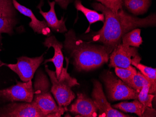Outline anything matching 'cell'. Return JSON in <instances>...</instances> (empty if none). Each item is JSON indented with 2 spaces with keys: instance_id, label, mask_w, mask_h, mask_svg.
Masks as SVG:
<instances>
[{
  "instance_id": "7c38bea8",
  "label": "cell",
  "mask_w": 156,
  "mask_h": 117,
  "mask_svg": "<svg viewBox=\"0 0 156 117\" xmlns=\"http://www.w3.org/2000/svg\"><path fill=\"white\" fill-rule=\"evenodd\" d=\"M124 112L135 113L140 117H156V110L152 107L145 106L137 99L131 102H122L112 106Z\"/></svg>"
},
{
  "instance_id": "484cf974",
  "label": "cell",
  "mask_w": 156,
  "mask_h": 117,
  "mask_svg": "<svg viewBox=\"0 0 156 117\" xmlns=\"http://www.w3.org/2000/svg\"><path fill=\"white\" fill-rule=\"evenodd\" d=\"M62 8L66 9L68 4L71 2V0H54Z\"/></svg>"
},
{
  "instance_id": "52a82bcc",
  "label": "cell",
  "mask_w": 156,
  "mask_h": 117,
  "mask_svg": "<svg viewBox=\"0 0 156 117\" xmlns=\"http://www.w3.org/2000/svg\"><path fill=\"white\" fill-rule=\"evenodd\" d=\"M34 90L31 80L27 82H18L16 85L0 90V97L11 102H32Z\"/></svg>"
},
{
  "instance_id": "277c9868",
  "label": "cell",
  "mask_w": 156,
  "mask_h": 117,
  "mask_svg": "<svg viewBox=\"0 0 156 117\" xmlns=\"http://www.w3.org/2000/svg\"><path fill=\"white\" fill-rule=\"evenodd\" d=\"M66 67H63L58 78L56 77V72L49 69L47 65L45 66V69L52 84L51 91L57 102L58 105L67 108L75 98L72 88L75 85H79V84L76 78L72 77L67 72L69 59L66 57Z\"/></svg>"
},
{
  "instance_id": "8fae6325",
  "label": "cell",
  "mask_w": 156,
  "mask_h": 117,
  "mask_svg": "<svg viewBox=\"0 0 156 117\" xmlns=\"http://www.w3.org/2000/svg\"><path fill=\"white\" fill-rule=\"evenodd\" d=\"M69 111L75 117H96L98 109L93 99L84 93H78L77 98L72 105Z\"/></svg>"
},
{
  "instance_id": "603a6c76",
  "label": "cell",
  "mask_w": 156,
  "mask_h": 117,
  "mask_svg": "<svg viewBox=\"0 0 156 117\" xmlns=\"http://www.w3.org/2000/svg\"><path fill=\"white\" fill-rule=\"evenodd\" d=\"M150 86H144L138 93L137 100L145 106L152 107V102L155 95L150 94Z\"/></svg>"
},
{
  "instance_id": "44dd1931",
  "label": "cell",
  "mask_w": 156,
  "mask_h": 117,
  "mask_svg": "<svg viewBox=\"0 0 156 117\" xmlns=\"http://www.w3.org/2000/svg\"><path fill=\"white\" fill-rule=\"evenodd\" d=\"M15 9L12 0H0V17L13 18Z\"/></svg>"
},
{
  "instance_id": "7a4b0ae2",
  "label": "cell",
  "mask_w": 156,
  "mask_h": 117,
  "mask_svg": "<svg viewBox=\"0 0 156 117\" xmlns=\"http://www.w3.org/2000/svg\"><path fill=\"white\" fill-rule=\"evenodd\" d=\"M65 36V50L73 60V65L78 71L93 70L109 60V54L103 45L79 39L73 29L66 33Z\"/></svg>"
},
{
  "instance_id": "8992f818",
  "label": "cell",
  "mask_w": 156,
  "mask_h": 117,
  "mask_svg": "<svg viewBox=\"0 0 156 117\" xmlns=\"http://www.w3.org/2000/svg\"><path fill=\"white\" fill-rule=\"evenodd\" d=\"M109 60L110 68H128L132 63H140L141 57L136 48L121 43L110 53Z\"/></svg>"
},
{
  "instance_id": "cb8c5ba5",
  "label": "cell",
  "mask_w": 156,
  "mask_h": 117,
  "mask_svg": "<svg viewBox=\"0 0 156 117\" xmlns=\"http://www.w3.org/2000/svg\"><path fill=\"white\" fill-rule=\"evenodd\" d=\"M15 23L16 21L13 18L0 17V39L2 33L12 34Z\"/></svg>"
},
{
  "instance_id": "e0dca14e",
  "label": "cell",
  "mask_w": 156,
  "mask_h": 117,
  "mask_svg": "<svg viewBox=\"0 0 156 117\" xmlns=\"http://www.w3.org/2000/svg\"><path fill=\"white\" fill-rule=\"evenodd\" d=\"M75 6L78 11H81L83 13L89 23V27L86 33H87L90 30V27L92 23H95L98 21L104 22L105 16L103 13H98L96 11L91 10L84 7L81 3L80 0H76L75 2Z\"/></svg>"
},
{
  "instance_id": "4316f807",
  "label": "cell",
  "mask_w": 156,
  "mask_h": 117,
  "mask_svg": "<svg viewBox=\"0 0 156 117\" xmlns=\"http://www.w3.org/2000/svg\"><path fill=\"white\" fill-rule=\"evenodd\" d=\"M1 50H0V51H1Z\"/></svg>"
},
{
  "instance_id": "9c48e42d",
  "label": "cell",
  "mask_w": 156,
  "mask_h": 117,
  "mask_svg": "<svg viewBox=\"0 0 156 117\" xmlns=\"http://www.w3.org/2000/svg\"><path fill=\"white\" fill-rule=\"evenodd\" d=\"M92 99L94 102L99 112V117H129L113 108L108 101L103 92L102 85L99 81L95 80L93 83Z\"/></svg>"
},
{
  "instance_id": "ffe728a7",
  "label": "cell",
  "mask_w": 156,
  "mask_h": 117,
  "mask_svg": "<svg viewBox=\"0 0 156 117\" xmlns=\"http://www.w3.org/2000/svg\"><path fill=\"white\" fill-rule=\"evenodd\" d=\"M132 65L137 68L139 71L151 83V84L156 87V68L148 67L141 64L140 63H132Z\"/></svg>"
},
{
  "instance_id": "30bf717a",
  "label": "cell",
  "mask_w": 156,
  "mask_h": 117,
  "mask_svg": "<svg viewBox=\"0 0 156 117\" xmlns=\"http://www.w3.org/2000/svg\"><path fill=\"white\" fill-rule=\"evenodd\" d=\"M0 117H45L33 102L9 104L1 110Z\"/></svg>"
},
{
  "instance_id": "5b68a950",
  "label": "cell",
  "mask_w": 156,
  "mask_h": 117,
  "mask_svg": "<svg viewBox=\"0 0 156 117\" xmlns=\"http://www.w3.org/2000/svg\"><path fill=\"white\" fill-rule=\"evenodd\" d=\"M108 97L110 101L137 99L138 92L126 83L116 77L110 71H108L103 76Z\"/></svg>"
},
{
  "instance_id": "2e32d148",
  "label": "cell",
  "mask_w": 156,
  "mask_h": 117,
  "mask_svg": "<svg viewBox=\"0 0 156 117\" xmlns=\"http://www.w3.org/2000/svg\"><path fill=\"white\" fill-rule=\"evenodd\" d=\"M127 84L138 93L140 92L144 86L149 85L150 86V94H155L156 93V87L153 86L140 71H137L136 74L133 75L130 81Z\"/></svg>"
},
{
  "instance_id": "3957f363",
  "label": "cell",
  "mask_w": 156,
  "mask_h": 117,
  "mask_svg": "<svg viewBox=\"0 0 156 117\" xmlns=\"http://www.w3.org/2000/svg\"><path fill=\"white\" fill-rule=\"evenodd\" d=\"M50 82L42 71H37L34 84V97L32 102L45 117H61L68 109L58 106L52 97Z\"/></svg>"
},
{
  "instance_id": "d4e9b609",
  "label": "cell",
  "mask_w": 156,
  "mask_h": 117,
  "mask_svg": "<svg viewBox=\"0 0 156 117\" xmlns=\"http://www.w3.org/2000/svg\"><path fill=\"white\" fill-rule=\"evenodd\" d=\"M101 4L109 9L112 12L117 13L122 9L123 2L122 0H95Z\"/></svg>"
},
{
  "instance_id": "4fadbf2b",
  "label": "cell",
  "mask_w": 156,
  "mask_h": 117,
  "mask_svg": "<svg viewBox=\"0 0 156 117\" xmlns=\"http://www.w3.org/2000/svg\"><path fill=\"white\" fill-rule=\"evenodd\" d=\"M13 6L22 14L29 17L31 19L29 26L34 32L37 34L49 36L51 33V29L45 20L39 21L34 15L32 11L28 8L18 3L16 0H12Z\"/></svg>"
},
{
  "instance_id": "9a60e30c",
  "label": "cell",
  "mask_w": 156,
  "mask_h": 117,
  "mask_svg": "<svg viewBox=\"0 0 156 117\" xmlns=\"http://www.w3.org/2000/svg\"><path fill=\"white\" fill-rule=\"evenodd\" d=\"M48 2L50 6V9L48 12H44L42 10L41 8L43 5L42 1H41L40 4L37 6V8L39 9L40 14L45 19L48 27L53 31L59 33H64L66 32L67 31V29L66 26V20H64V17L63 16L60 20H58L55 13L54 8L55 2H50L48 1Z\"/></svg>"
},
{
  "instance_id": "7402d4cb",
  "label": "cell",
  "mask_w": 156,
  "mask_h": 117,
  "mask_svg": "<svg viewBox=\"0 0 156 117\" xmlns=\"http://www.w3.org/2000/svg\"><path fill=\"white\" fill-rule=\"evenodd\" d=\"M115 74L120 79L125 83H128L133 75L136 74L137 71L133 66L128 68H115Z\"/></svg>"
},
{
  "instance_id": "ac0fdd59",
  "label": "cell",
  "mask_w": 156,
  "mask_h": 117,
  "mask_svg": "<svg viewBox=\"0 0 156 117\" xmlns=\"http://www.w3.org/2000/svg\"><path fill=\"white\" fill-rule=\"evenodd\" d=\"M123 5L133 14H143L148 10L151 0H122Z\"/></svg>"
},
{
  "instance_id": "5bb4252c",
  "label": "cell",
  "mask_w": 156,
  "mask_h": 117,
  "mask_svg": "<svg viewBox=\"0 0 156 117\" xmlns=\"http://www.w3.org/2000/svg\"><path fill=\"white\" fill-rule=\"evenodd\" d=\"M44 44L48 49L51 47H52L54 49V56L52 58L45 60L44 64H45L46 63L49 62H51L54 64L56 68L55 72L56 77L57 78H58L63 68V63L64 60V57L62 51L63 45L53 36L46 38L44 43Z\"/></svg>"
},
{
  "instance_id": "d6986e66",
  "label": "cell",
  "mask_w": 156,
  "mask_h": 117,
  "mask_svg": "<svg viewBox=\"0 0 156 117\" xmlns=\"http://www.w3.org/2000/svg\"><path fill=\"white\" fill-rule=\"evenodd\" d=\"M122 44L127 46L135 48L140 47L143 43L142 37L141 36V29L136 28L127 32L122 36Z\"/></svg>"
},
{
  "instance_id": "6da1fadb",
  "label": "cell",
  "mask_w": 156,
  "mask_h": 117,
  "mask_svg": "<svg viewBox=\"0 0 156 117\" xmlns=\"http://www.w3.org/2000/svg\"><path fill=\"white\" fill-rule=\"evenodd\" d=\"M92 7L104 14L105 21L102 28L94 33L92 42L102 44L110 55L113 50L121 43L122 36L127 32L138 27H152L156 25L155 14L145 18L132 16L123 9L115 13L100 3H94Z\"/></svg>"
},
{
  "instance_id": "ba28073f",
  "label": "cell",
  "mask_w": 156,
  "mask_h": 117,
  "mask_svg": "<svg viewBox=\"0 0 156 117\" xmlns=\"http://www.w3.org/2000/svg\"><path fill=\"white\" fill-rule=\"evenodd\" d=\"M17 59V63L8 64L7 66L16 73L23 82H27L32 80L35 72L44 61V57L43 55L33 58L23 56Z\"/></svg>"
}]
</instances>
